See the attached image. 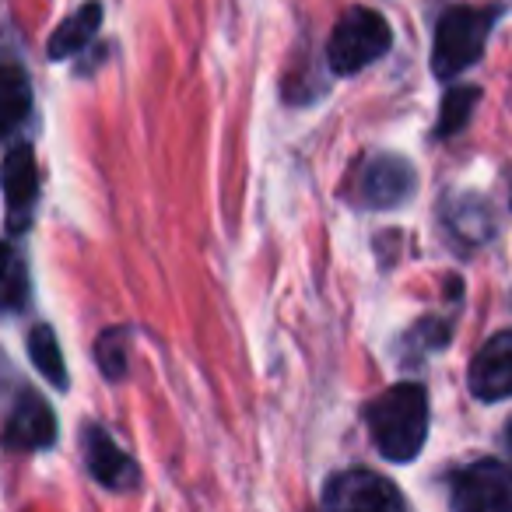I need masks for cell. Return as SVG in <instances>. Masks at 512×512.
Instances as JSON below:
<instances>
[{"mask_svg":"<svg viewBox=\"0 0 512 512\" xmlns=\"http://www.w3.org/2000/svg\"><path fill=\"white\" fill-rule=\"evenodd\" d=\"M477 99H481V92L477 88H449L446 95H442V106H439V127H435V137H449V134H460L463 127H467L470 113H474Z\"/></svg>","mask_w":512,"mask_h":512,"instance_id":"cell-13","label":"cell"},{"mask_svg":"<svg viewBox=\"0 0 512 512\" xmlns=\"http://www.w3.org/2000/svg\"><path fill=\"white\" fill-rule=\"evenodd\" d=\"M376 449L393 463H411L428 439V393L418 383H397L365 407Z\"/></svg>","mask_w":512,"mask_h":512,"instance_id":"cell-1","label":"cell"},{"mask_svg":"<svg viewBox=\"0 0 512 512\" xmlns=\"http://www.w3.org/2000/svg\"><path fill=\"white\" fill-rule=\"evenodd\" d=\"M29 358L36 365V372L46 379L50 386L57 390H67V362H64V351L57 344V334H53L46 323L29 330Z\"/></svg>","mask_w":512,"mask_h":512,"instance_id":"cell-12","label":"cell"},{"mask_svg":"<svg viewBox=\"0 0 512 512\" xmlns=\"http://www.w3.org/2000/svg\"><path fill=\"white\" fill-rule=\"evenodd\" d=\"M414 165L400 155H376L362 172V200L369 207H400L404 200L414 197Z\"/></svg>","mask_w":512,"mask_h":512,"instance_id":"cell-8","label":"cell"},{"mask_svg":"<svg viewBox=\"0 0 512 512\" xmlns=\"http://www.w3.org/2000/svg\"><path fill=\"white\" fill-rule=\"evenodd\" d=\"M470 393L484 404L512 397V330L495 334L470 365Z\"/></svg>","mask_w":512,"mask_h":512,"instance_id":"cell-10","label":"cell"},{"mask_svg":"<svg viewBox=\"0 0 512 512\" xmlns=\"http://www.w3.org/2000/svg\"><path fill=\"white\" fill-rule=\"evenodd\" d=\"M25 299V281H22V264H18V256L8 260V309H18Z\"/></svg>","mask_w":512,"mask_h":512,"instance_id":"cell-16","label":"cell"},{"mask_svg":"<svg viewBox=\"0 0 512 512\" xmlns=\"http://www.w3.org/2000/svg\"><path fill=\"white\" fill-rule=\"evenodd\" d=\"M4 197H8V232L18 235L32 218V207L39 197L36 155L29 144H11L4 158Z\"/></svg>","mask_w":512,"mask_h":512,"instance_id":"cell-6","label":"cell"},{"mask_svg":"<svg viewBox=\"0 0 512 512\" xmlns=\"http://www.w3.org/2000/svg\"><path fill=\"white\" fill-rule=\"evenodd\" d=\"M4 442H8L11 453H39V449H50L57 442V418L39 393L25 390L18 397L15 411L8 418Z\"/></svg>","mask_w":512,"mask_h":512,"instance_id":"cell-7","label":"cell"},{"mask_svg":"<svg viewBox=\"0 0 512 512\" xmlns=\"http://www.w3.org/2000/svg\"><path fill=\"white\" fill-rule=\"evenodd\" d=\"M99 25H102V4L99 0H88L74 11L71 18L57 25L50 39V60H67L74 53H81L95 36H99Z\"/></svg>","mask_w":512,"mask_h":512,"instance_id":"cell-11","label":"cell"},{"mask_svg":"<svg viewBox=\"0 0 512 512\" xmlns=\"http://www.w3.org/2000/svg\"><path fill=\"white\" fill-rule=\"evenodd\" d=\"M123 341H127V330L116 327L106 330L99 337V344H95V358H99L106 379H123V372H127V344Z\"/></svg>","mask_w":512,"mask_h":512,"instance_id":"cell-15","label":"cell"},{"mask_svg":"<svg viewBox=\"0 0 512 512\" xmlns=\"http://www.w3.org/2000/svg\"><path fill=\"white\" fill-rule=\"evenodd\" d=\"M449 502L460 512H512V467L502 460L467 463L449 481Z\"/></svg>","mask_w":512,"mask_h":512,"instance_id":"cell-4","label":"cell"},{"mask_svg":"<svg viewBox=\"0 0 512 512\" xmlns=\"http://www.w3.org/2000/svg\"><path fill=\"white\" fill-rule=\"evenodd\" d=\"M323 505L327 509H365V512H393L404 509V495L376 470H341L323 488Z\"/></svg>","mask_w":512,"mask_h":512,"instance_id":"cell-5","label":"cell"},{"mask_svg":"<svg viewBox=\"0 0 512 512\" xmlns=\"http://www.w3.org/2000/svg\"><path fill=\"white\" fill-rule=\"evenodd\" d=\"M393 46V32L379 11L369 8H351L341 15V22L334 25V36L327 46V64L334 74L348 78L358 74L362 67L376 64L379 57H386Z\"/></svg>","mask_w":512,"mask_h":512,"instance_id":"cell-3","label":"cell"},{"mask_svg":"<svg viewBox=\"0 0 512 512\" xmlns=\"http://www.w3.org/2000/svg\"><path fill=\"white\" fill-rule=\"evenodd\" d=\"M0 88H4V106H0V116H4V127L15 130L18 123L25 120V113H29V81H25V74L18 71L15 64L4 67V81H0Z\"/></svg>","mask_w":512,"mask_h":512,"instance_id":"cell-14","label":"cell"},{"mask_svg":"<svg viewBox=\"0 0 512 512\" xmlns=\"http://www.w3.org/2000/svg\"><path fill=\"white\" fill-rule=\"evenodd\" d=\"M81 446H85V463H88V474L109 491H130L137 481H141V470L137 463L102 432L99 425H88L81 432Z\"/></svg>","mask_w":512,"mask_h":512,"instance_id":"cell-9","label":"cell"},{"mask_svg":"<svg viewBox=\"0 0 512 512\" xmlns=\"http://www.w3.org/2000/svg\"><path fill=\"white\" fill-rule=\"evenodd\" d=\"M502 11L498 8H449L439 18L432 46V71L435 78H456L467 67L481 60L484 46H488L491 25L498 22Z\"/></svg>","mask_w":512,"mask_h":512,"instance_id":"cell-2","label":"cell"},{"mask_svg":"<svg viewBox=\"0 0 512 512\" xmlns=\"http://www.w3.org/2000/svg\"><path fill=\"white\" fill-rule=\"evenodd\" d=\"M505 439H509V449H512V421H509V432H505Z\"/></svg>","mask_w":512,"mask_h":512,"instance_id":"cell-17","label":"cell"}]
</instances>
